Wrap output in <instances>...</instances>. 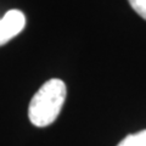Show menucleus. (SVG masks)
Segmentation results:
<instances>
[{
	"instance_id": "obj_1",
	"label": "nucleus",
	"mask_w": 146,
	"mask_h": 146,
	"mask_svg": "<svg viewBox=\"0 0 146 146\" xmlns=\"http://www.w3.org/2000/svg\"><path fill=\"white\" fill-rule=\"evenodd\" d=\"M66 95V85L61 79L45 82L31 100L28 116L32 124L40 128L51 124L60 115Z\"/></svg>"
},
{
	"instance_id": "obj_3",
	"label": "nucleus",
	"mask_w": 146,
	"mask_h": 146,
	"mask_svg": "<svg viewBox=\"0 0 146 146\" xmlns=\"http://www.w3.org/2000/svg\"><path fill=\"white\" fill-rule=\"evenodd\" d=\"M117 146H146V130L125 136Z\"/></svg>"
},
{
	"instance_id": "obj_2",
	"label": "nucleus",
	"mask_w": 146,
	"mask_h": 146,
	"mask_svg": "<svg viewBox=\"0 0 146 146\" xmlns=\"http://www.w3.org/2000/svg\"><path fill=\"white\" fill-rule=\"evenodd\" d=\"M26 26V17L20 10L7 11L0 20V46L16 36Z\"/></svg>"
},
{
	"instance_id": "obj_4",
	"label": "nucleus",
	"mask_w": 146,
	"mask_h": 146,
	"mask_svg": "<svg viewBox=\"0 0 146 146\" xmlns=\"http://www.w3.org/2000/svg\"><path fill=\"white\" fill-rule=\"evenodd\" d=\"M133 10L146 20V0H128Z\"/></svg>"
}]
</instances>
